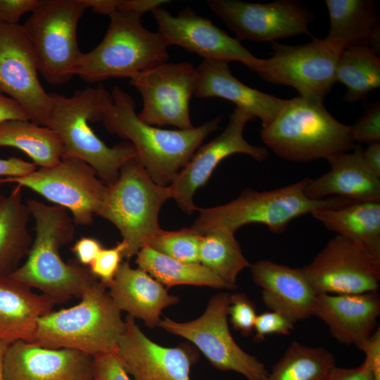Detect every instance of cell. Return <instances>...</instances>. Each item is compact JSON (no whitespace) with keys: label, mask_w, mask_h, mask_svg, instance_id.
Segmentation results:
<instances>
[{"label":"cell","mask_w":380,"mask_h":380,"mask_svg":"<svg viewBox=\"0 0 380 380\" xmlns=\"http://www.w3.org/2000/svg\"><path fill=\"white\" fill-rule=\"evenodd\" d=\"M113 101L101 122L111 134L128 140L137 158L158 185L169 186L186 165L203 140L220 128L217 117L187 129H165L145 123L135 111V101L119 87H113Z\"/></svg>","instance_id":"obj_1"},{"label":"cell","mask_w":380,"mask_h":380,"mask_svg":"<svg viewBox=\"0 0 380 380\" xmlns=\"http://www.w3.org/2000/svg\"><path fill=\"white\" fill-rule=\"evenodd\" d=\"M27 204L35 222V236L26 261L10 277L51 298L56 304L81 298L99 279L87 266L67 263L60 251L70 243L75 227L68 210L29 200Z\"/></svg>","instance_id":"obj_2"},{"label":"cell","mask_w":380,"mask_h":380,"mask_svg":"<svg viewBox=\"0 0 380 380\" xmlns=\"http://www.w3.org/2000/svg\"><path fill=\"white\" fill-rule=\"evenodd\" d=\"M50 95L51 110L46 127L62 141L63 157L84 161L108 186L113 184L122 165L135 157L137 152L129 141L108 146L89 125L102 120L107 106L113 101L111 93L100 84L76 91L70 97L56 93Z\"/></svg>","instance_id":"obj_3"},{"label":"cell","mask_w":380,"mask_h":380,"mask_svg":"<svg viewBox=\"0 0 380 380\" xmlns=\"http://www.w3.org/2000/svg\"><path fill=\"white\" fill-rule=\"evenodd\" d=\"M305 177L288 186L270 191L246 189L234 200L224 205L199 208L191 229L203 236L217 229L236 232L248 224H262L274 234H282L294 219L316 210L336 209L354 203L339 196L319 200L308 198Z\"/></svg>","instance_id":"obj_4"},{"label":"cell","mask_w":380,"mask_h":380,"mask_svg":"<svg viewBox=\"0 0 380 380\" xmlns=\"http://www.w3.org/2000/svg\"><path fill=\"white\" fill-rule=\"evenodd\" d=\"M80 298L77 305L39 318L34 343L74 349L92 357L116 350L125 322L106 287L98 281Z\"/></svg>","instance_id":"obj_5"},{"label":"cell","mask_w":380,"mask_h":380,"mask_svg":"<svg viewBox=\"0 0 380 380\" xmlns=\"http://www.w3.org/2000/svg\"><path fill=\"white\" fill-rule=\"evenodd\" d=\"M260 136L276 155L294 162L327 159L355 148L350 126L336 120L323 103L300 96L286 99Z\"/></svg>","instance_id":"obj_6"},{"label":"cell","mask_w":380,"mask_h":380,"mask_svg":"<svg viewBox=\"0 0 380 380\" xmlns=\"http://www.w3.org/2000/svg\"><path fill=\"white\" fill-rule=\"evenodd\" d=\"M106 33L94 49L82 53L75 75L94 83L113 77H134L167 62V46L156 32L144 27L141 15L115 11Z\"/></svg>","instance_id":"obj_7"},{"label":"cell","mask_w":380,"mask_h":380,"mask_svg":"<svg viewBox=\"0 0 380 380\" xmlns=\"http://www.w3.org/2000/svg\"><path fill=\"white\" fill-rule=\"evenodd\" d=\"M170 198L169 186L156 184L136 156L122 165L117 181L108 186L98 216L119 230L127 244L124 258L136 255L162 229L158 215Z\"/></svg>","instance_id":"obj_8"},{"label":"cell","mask_w":380,"mask_h":380,"mask_svg":"<svg viewBox=\"0 0 380 380\" xmlns=\"http://www.w3.org/2000/svg\"><path fill=\"white\" fill-rule=\"evenodd\" d=\"M86 6L82 0H41L24 25L32 46L39 71L46 82H68L82 54L77 25Z\"/></svg>","instance_id":"obj_9"},{"label":"cell","mask_w":380,"mask_h":380,"mask_svg":"<svg viewBox=\"0 0 380 380\" xmlns=\"http://www.w3.org/2000/svg\"><path fill=\"white\" fill-rule=\"evenodd\" d=\"M268 58H260L251 70L267 82L296 89L300 96L323 103L336 82V63L344 49L327 37L312 38L297 46L272 42Z\"/></svg>","instance_id":"obj_10"},{"label":"cell","mask_w":380,"mask_h":380,"mask_svg":"<svg viewBox=\"0 0 380 380\" xmlns=\"http://www.w3.org/2000/svg\"><path fill=\"white\" fill-rule=\"evenodd\" d=\"M4 184L27 187L46 199L70 211L75 224L93 222L105 199L108 186L84 161L63 157L56 165L39 167L22 177H3Z\"/></svg>","instance_id":"obj_11"},{"label":"cell","mask_w":380,"mask_h":380,"mask_svg":"<svg viewBox=\"0 0 380 380\" xmlns=\"http://www.w3.org/2000/svg\"><path fill=\"white\" fill-rule=\"evenodd\" d=\"M229 305V294L220 293L211 298L198 318L177 322L165 317L158 326L194 343L217 369L237 372L248 380H262L269 372L265 365L246 353L231 334L227 321Z\"/></svg>","instance_id":"obj_12"},{"label":"cell","mask_w":380,"mask_h":380,"mask_svg":"<svg viewBox=\"0 0 380 380\" xmlns=\"http://www.w3.org/2000/svg\"><path fill=\"white\" fill-rule=\"evenodd\" d=\"M301 268L317 295L359 294L379 289L380 259L341 235Z\"/></svg>","instance_id":"obj_13"},{"label":"cell","mask_w":380,"mask_h":380,"mask_svg":"<svg viewBox=\"0 0 380 380\" xmlns=\"http://www.w3.org/2000/svg\"><path fill=\"white\" fill-rule=\"evenodd\" d=\"M208 7L238 40L275 42L301 34H310L314 13L294 0L260 4L239 0H208Z\"/></svg>","instance_id":"obj_14"},{"label":"cell","mask_w":380,"mask_h":380,"mask_svg":"<svg viewBox=\"0 0 380 380\" xmlns=\"http://www.w3.org/2000/svg\"><path fill=\"white\" fill-rule=\"evenodd\" d=\"M196 68L188 62H165L130 79L140 93L143 106L139 118L146 124L193 128L189 103L194 94Z\"/></svg>","instance_id":"obj_15"},{"label":"cell","mask_w":380,"mask_h":380,"mask_svg":"<svg viewBox=\"0 0 380 380\" xmlns=\"http://www.w3.org/2000/svg\"><path fill=\"white\" fill-rule=\"evenodd\" d=\"M35 53L22 25H0V94H6L29 120L46 126L51 97L39 79Z\"/></svg>","instance_id":"obj_16"},{"label":"cell","mask_w":380,"mask_h":380,"mask_svg":"<svg viewBox=\"0 0 380 380\" xmlns=\"http://www.w3.org/2000/svg\"><path fill=\"white\" fill-rule=\"evenodd\" d=\"M255 118L248 112L235 107L224 131L208 144L201 146L186 165L169 186L171 198L184 213L192 214L197 210L194 196L203 186L215 167L225 158L236 153L246 154L257 161L264 160L267 150L249 144L243 137L247 122Z\"/></svg>","instance_id":"obj_17"},{"label":"cell","mask_w":380,"mask_h":380,"mask_svg":"<svg viewBox=\"0 0 380 380\" xmlns=\"http://www.w3.org/2000/svg\"><path fill=\"white\" fill-rule=\"evenodd\" d=\"M151 12L158 25L157 32L167 47L179 46L200 56L203 61H239L251 70L260 59L236 38L190 8L177 15L162 6Z\"/></svg>","instance_id":"obj_18"},{"label":"cell","mask_w":380,"mask_h":380,"mask_svg":"<svg viewBox=\"0 0 380 380\" xmlns=\"http://www.w3.org/2000/svg\"><path fill=\"white\" fill-rule=\"evenodd\" d=\"M116 353L134 380H190L191 367L198 359L187 344L164 347L150 340L134 318L128 315Z\"/></svg>","instance_id":"obj_19"},{"label":"cell","mask_w":380,"mask_h":380,"mask_svg":"<svg viewBox=\"0 0 380 380\" xmlns=\"http://www.w3.org/2000/svg\"><path fill=\"white\" fill-rule=\"evenodd\" d=\"M4 380H94L93 357L74 349L17 341L6 353Z\"/></svg>","instance_id":"obj_20"},{"label":"cell","mask_w":380,"mask_h":380,"mask_svg":"<svg viewBox=\"0 0 380 380\" xmlns=\"http://www.w3.org/2000/svg\"><path fill=\"white\" fill-rule=\"evenodd\" d=\"M379 315L378 291L319 294L316 297L313 310V315L327 326L333 338L360 350L375 331Z\"/></svg>","instance_id":"obj_21"},{"label":"cell","mask_w":380,"mask_h":380,"mask_svg":"<svg viewBox=\"0 0 380 380\" xmlns=\"http://www.w3.org/2000/svg\"><path fill=\"white\" fill-rule=\"evenodd\" d=\"M252 279L262 289V300L270 310L293 323L313 315L317 294L302 268H293L270 260L251 265Z\"/></svg>","instance_id":"obj_22"},{"label":"cell","mask_w":380,"mask_h":380,"mask_svg":"<svg viewBox=\"0 0 380 380\" xmlns=\"http://www.w3.org/2000/svg\"><path fill=\"white\" fill-rule=\"evenodd\" d=\"M228 64L220 61H203L196 68L194 95L201 99L217 97L228 100L259 118L262 127L270 124L286 99L244 84L232 74Z\"/></svg>","instance_id":"obj_23"},{"label":"cell","mask_w":380,"mask_h":380,"mask_svg":"<svg viewBox=\"0 0 380 380\" xmlns=\"http://www.w3.org/2000/svg\"><path fill=\"white\" fill-rule=\"evenodd\" d=\"M327 160L331 169L316 179H310L304 189L308 198L319 200L332 196L353 202H380V177L365 163L360 147Z\"/></svg>","instance_id":"obj_24"},{"label":"cell","mask_w":380,"mask_h":380,"mask_svg":"<svg viewBox=\"0 0 380 380\" xmlns=\"http://www.w3.org/2000/svg\"><path fill=\"white\" fill-rule=\"evenodd\" d=\"M110 298L120 311L141 319L149 328L159 325L162 311L179 301L149 274L131 267L129 261L121 263L108 287Z\"/></svg>","instance_id":"obj_25"},{"label":"cell","mask_w":380,"mask_h":380,"mask_svg":"<svg viewBox=\"0 0 380 380\" xmlns=\"http://www.w3.org/2000/svg\"><path fill=\"white\" fill-rule=\"evenodd\" d=\"M56 303L38 294L11 277H0V340L34 343L39 318L53 311Z\"/></svg>","instance_id":"obj_26"},{"label":"cell","mask_w":380,"mask_h":380,"mask_svg":"<svg viewBox=\"0 0 380 380\" xmlns=\"http://www.w3.org/2000/svg\"><path fill=\"white\" fill-rule=\"evenodd\" d=\"M330 26L326 37L347 48L368 45L380 49V25L374 2L370 0H325Z\"/></svg>","instance_id":"obj_27"},{"label":"cell","mask_w":380,"mask_h":380,"mask_svg":"<svg viewBox=\"0 0 380 380\" xmlns=\"http://www.w3.org/2000/svg\"><path fill=\"white\" fill-rule=\"evenodd\" d=\"M20 185L8 196L0 194V277H10L27 255L33 242L28 230L31 216Z\"/></svg>","instance_id":"obj_28"},{"label":"cell","mask_w":380,"mask_h":380,"mask_svg":"<svg viewBox=\"0 0 380 380\" xmlns=\"http://www.w3.org/2000/svg\"><path fill=\"white\" fill-rule=\"evenodd\" d=\"M310 214L327 229L360 244L380 259V202H354Z\"/></svg>","instance_id":"obj_29"},{"label":"cell","mask_w":380,"mask_h":380,"mask_svg":"<svg viewBox=\"0 0 380 380\" xmlns=\"http://www.w3.org/2000/svg\"><path fill=\"white\" fill-rule=\"evenodd\" d=\"M16 148L25 153L39 167L57 165L64 154L58 135L46 126L30 120H10L0 122V147Z\"/></svg>","instance_id":"obj_30"},{"label":"cell","mask_w":380,"mask_h":380,"mask_svg":"<svg viewBox=\"0 0 380 380\" xmlns=\"http://www.w3.org/2000/svg\"><path fill=\"white\" fill-rule=\"evenodd\" d=\"M136 263L167 289L177 285H194L234 289L201 263H185L163 255L148 246L137 253Z\"/></svg>","instance_id":"obj_31"},{"label":"cell","mask_w":380,"mask_h":380,"mask_svg":"<svg viewBox=\"0 0 380 380\" xmlns=\"http://www.w3.org/2000/svg\"><path fill=\"white\" fill-rule=\"evenodd\" d=\"M368 45L345 48L338 59L335 78L347 88L343 100L355 102L365 99L380 87V58Z\"/></svg>","instance_id":"obj_32"},{"label":"cell","mask_w":380,"mask_h":380,"mask_svg":"<svg viewBox=\"0 0 380 380\" xmlns=\"http://www.w3.org/2000/svg\"><path fill=\"white\" fill-rule=\"evenodd\" d=\"M234 232L212 230L202 236L199 261L216 276L235 289L239 274L251 264L244 257Z\"/></svg>","instance_id":"obj_33"},{"label":"cell","mask_w":380,"mask_h":380,"mask_svg":"<svg viewBox=\"0 0 380 380\" xmlns=\"http://www.w3.org/2000/svg\"><path fill=\"white\" fill-rule=\"evenodd\" d=\"M334 365L333 354L324 348L293 341L262 380H324Z\"/></svg>","instance_id":"obj_34"},{"label":"cell","mask_w":380,"mask_h":380,"mask_svg":"<svg viewBox=\"0 0 380 380\" xmlns=\"http://www.w3.org/2000/svg\"><path fill=\"white\" fill-rule=\"evenodd\" d=\"M202 236L190 228L175 231L161 229L146 245L177 260L200 263L199 248Z\"/></svg>","instance_id":"obj_35"},{"label":"cell","mask_w":380,"mask_h":380,"mask_svg":"<svg viewBox=\"0 0 380 380\" xmlns=\"http://www.w3.org/2000/svg\"><path fill=\"white\" fill-rule=\"evenodd\" d=\"M127 248V244L123 240L112 248H103L89 265L91 273L106 288L113 283Z\"/></svg>","instance_id":"obj_36"},{"label":"cell","mask_w":380,"mask_h":380,"mask_svg":"<svg viewBox=\"0 0 380 380\" xmlns=\"http://www.w3.org/2000/svg\"><path fill=\"white\" fill-rule=\"evenodd\" d=\"M228 315L233 328L244 336H248L254 329L257 317L255 304L243 293L229 295Z\"/></svg>","instance_id":"obj_37"},{"label":"cell","mask_w":380,"mask_h":380,"mask_svg":"<svg viewBox=\"0 0 380 380\" xmlns=\"http://www.w3.org/2000/svg\"><path fill=\"white\" fill-rule=\"evenodd\" d=\"M350 133L353 141L368 144L380 142V103H369L364 114L353 125Z\"/></svg>","instance_id":"obj_38"},{"label":"cell","mask_w":380,"mask_h":380,"mask_svg":"<svg viewBox=\"0 0 380 380\" xmlns=\"http://www.w3.org/2000/svg\"><path fill=\"white\" fill-rule=\"evenodd\" d=\"M294 323L284 315L275 312L268 311L257 315L254 331V341H263L265 336L271 334L289 335L293 329Z\"/></svg>","instance_id":"obj_39"},{"label":"cell","mask_w":380,"mask_h":380,"mask_svg":"<svg viewBox=\"0 0 380 380\" xmlns=\"http://www.w3.org/2000/svg\"><path fill=\"white\" fill-rule=\"evenodd\" d=\"M94 380H132L116 350L93 356Z\"/></svg>","instance_id":"obj_40"},{"label":"cell","mask_w":380,"mask_h":380,"mask_svg":"<svg viewBox=\"0 0 380 380\" xmlns=\"http://www.w3.org/2000/svg\"><path fill=\"white\" fill-rule=\"evenodd\" d=\"M41 0H0V25H16L21 17L32 12Z\"/></svg>","instance_id":"obj_41"},{"label":"cell","mask_w":380,"mask_h":380,"mask_svg":"<svg viewBox=\"0 0 380 380\" xmlns=\"http://www.w3.org/2000/svg\"><path fill=\"white\" fill-rule=\"evenodd\" d=\"M324 380H374L372 369L367 357L355 368H343L334 365Z\"/></svg>","instance_id":"obj_42"},{"label":"cell","mask_w":380,"mask_h":380,"mask_svg":"<svg viewBox=\"0 0 380 380\" xmlns=\"http://www.w3.org/2000/svg\"><path fill=\"white\" fill-rule=\"evenodd\" d=\"M103 246L99 241L91 237H82L71 248L80 264L90 265L95 260Z\"/></svg>","instance_id":"obj_43"},{"label":"cell","mask_w":380,"mask_h":380,"mask_svg":"<svg viewBox=\"0 0 380 380\" xmlns=\"http://www.w3.org/2000/svg\"><path fill=\"white\" fill-rule=\"evenodd\" d=\"M37 166L18 158H0V177H22L34 172Z\"/></svg>","instance_id":"obj_44"},{"label":"cell","mask_w":380,"mask_h":380,"mask_svg":"<svg viewBox=\"0 0 380 380\" xmlns=\"http://www.w3.org/2000/svg\"><path fill=\"white\" fill-rule=\"evenodd\" d=\"M368 357L372 369L374 380H380V328L375 330L365 346L362 348Z\"/></svg>","instance_id":"obj_45"},{"label":"cell","mask_w":380,"mask_h":380,"mask_svg":"<svg viewBox=\"0 0 380 380\" xmlns=\"http://www.w3.org/2000/svg\"><path fill=\"white\" fill-rule=\"evenodd\" d=\"M10 120H30L20 104L11 98L0 94V122Z\"/></svg>","instance_id":"obj_46"},{"label":"cell","mask_w":380,"mask_h":380,"mask_svg":"<svg viewBox=\"0 0 380 380\" xmlns=\"http://www.w3.org/2000/svg\"><path fill=\"white\" fill-rule=\"evenodd\" d=\"M362 158L367 167L380 177V142L369 144L362 149Z\"/></svg>","instance_id":"obj_47"},{"label":"cell","mask_w":380,"mask_h":380,"mask_svg":"<svg viewBox=\"0 0 380 380\" xmlns=\"http://www.w3.org/2000/svg\"><path fill=\"white\" fill-rule=\"evenodd\" d=\"M121 0H82L86 8L96 13L110 15L118 11Z\"/></svg>","instance_id":"obj_48"},{"label":"cell","mask_w":380,"mask_h":380,"mask_svg":"<svg viewBox=\"0 0 380 380\" xmlns=\"http://www.w3.org/2000/svg\"><path fill=\"white\" fill-rule=\"evenodd\" d=\"M9 344L0 340V380H4V363Z\"/></svg>","instance_id":"obj_49"},{"label":"cell","mask_w":380,"mask_h":380,"mask_svg":"<svg viewBox=\"0 0 380 380\" xmlns=\"http://www.w3.org/2000/svg\"><path fill=\"white\" fill-rule=\"evenodd\" d=\"M1 184H4L3 177H0V186H1Z\"/></svg>","instance_id":"obj_50"}]
</instances>
